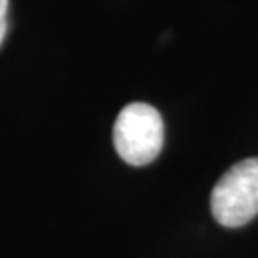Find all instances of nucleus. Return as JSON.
Here are the masks:
<instances>
[{"mask_svg": "<svg viewBox=\"0 0 258 258\" xmlns=\"http://www.w3.org/2000/svg\"><path fill=\"white\" fill-rule=\"evenodd\" d=\"M165 126L161 113L149 103H128L113 126V144L128 165H149L163 149Z\"/></svg>", "mask_w": 258, "mask_h": 258, "instance_id": "nucleus-1", "label": "nucleus"}, {"mask_svg": "<svg viewBox=\"0 0 258 258\" xmlns=\"http://www.w3.org/2000/svg\"><path fill=\"white\" fill-rule=\"evenodd\" d=\"M211 209L218 224L239 228L258 214V157L243 159L216 182Z\"/></svg>", "mask_w": 258, "mask_h": 258, "instance_id": "nucleus-2", "label": "nucleus"}, {"mask_svg": "<svg viewBox=\"0 0 258 258\" xmlns=\"http://www.w3.org/2000/svg\"><path fill=\"white\" fill-rule=\"evenodd\" d=\"M8 31V0H0V44L4 42Z\"/></svg>", "mask_w": 258, "mask_h": 258, "instance_id": "nucleus-3", "label": "nucleus"}]
</instances>
